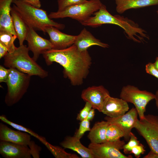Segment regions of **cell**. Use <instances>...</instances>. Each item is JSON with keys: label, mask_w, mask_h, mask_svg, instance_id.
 <instances>
[{"label": "cell", "mask_w": 158, "mask_h": 158, "mask_svg": "<svg viewBox=\"0 0 158 158\" xmlns=\"http://www.w3.org/2000/svg\"><path fill=\"white\" fill-rule=\"evenodd\" d=\"M46 63L51 65L55 62L63 68L64 76L74 86L81 85L87 75L92 59L87 50H79L73 44L66 48L51 49L43 54Z\"/></svg>", "instance_id": "6da1fadb"}, {"label": "cell", "mask_w": 158, "mask_h": 158, "mask_svg": "<svg viewBox=\"0 0 158 158\" xmlns=\"http://www.w3.org/2000/svg\"><path fill=\"white\" fill-rule=\"evenodd\" d=\"M13 7L28 27L45 33L46 28L53 26L63 30L65 25L55 22L49 18L46 11L20 0H13Z\"/></svg>", "instance_id": "7a4b0ae2"}, {"label": "cell", "mask_w": 158, "mask_h": 158, "mask_svg": "<svg viewBox=\"0 0 158 158\" xmlns=\"http://www.w3.org/2000/svg\"><path fill=\"white\" fill-rule=\"evenodd\" d=\"M29 50L26 45H20L13 53H8L4 58V65L9 68H14L30 76H37L44 78L48 75L29 54Z\"/></svg>", "instance_id": "3957f363"}, {"label": "cell", "mask_w": 158, "mask_h": 158, "mask_svg": "<svg viewBox=\"0 0 158 158\" xmlns=\"http://www.w3.org/2000/svg\"><path fill=\"white\" fill-rule=\"evenodd\" d=\"M6 83L7 92L5 102L11 106L18 102L26 92L30 84V76L14 68H9Z\"/></svg>", "instance_id": "277c9868"}, {"label": "cell", "mask_w": 158, "mask_h": 158, "mask_svg": "<svg viewBox=\"0 0 158 158\" xmlns=\"http://www.w3.org/2000/svg\"><path fill=\"white\" fill-rule=\"evenodd\" d=\"M103 4L100 0H90L66 8L61 11L50 12L51 19L69 17L80 23L84 21L98 10Z\"/></svg>", "instance_id": "5b68a950"}, {"label": "cell", "mask_w": 158, "mask_h": 158, "mask_svg": "<svg viewBox=\"0 0 158 158\" xmlns=\"http://www.w3.org/2000/svg\"><path fill=\"white\" fill-rule=\"evenodd\" d=\"M120 98L135 107L140 120L145 117L146 107L151 100L154 99L155 94L146 90H140L133 85H127L122 88Z\"/></svg>", "instance_id": "8992f818"}, {"label": "cell", "mask_w": 158, "mask_h": 158, "mask_svg": "<svg viewBox=\"0 0 158 158\" xmlns=\"http://www.w3.org/2000/svg\"><path fill=\"white\" fill-rule=\"evenodd\" d=\"M134 128L145 140L150 150L158 154V116L145 115L138 119Z\"/></svg>", "instance_id": "52a82bcc"}, {"label": "cell", "mask_w": 158, "mask_h": 158, "mask_svg": "<svg viewBox=\"0 0 158 158\" xmlns=\"http://www.w3.org/2000/svg\"><path fill=\"white\" fill-rule=\"evenodd\" d=\"M125 142L119 139L101 143H90L88 147L92 152L95 158H132L131 155L126 156L120 150L123 149Z\"/></svg>", "instance_id": "ba28073f"}, {"label": "cell", "mask_w": 158, "mask_h": 158, "mask_svg": "<svg viewBox=\"0 0 158 158\" xmlns=\"http://www.w3.org/2000/svg\"><path fill=\"white\" fill-rule=\"evenodd\" d=\"M110 96L109 91L102 85L89 87L83 90L81 94V98L85 102L90 103L92 108L100 112L105 101Z\"/></svg>", "instance_id": "9c48e42d"}, {"label": "cell", "mask_w": 158, "mask_h": 158, "mask_svg": "<svg viewBox=\"0 0 158 158\" xmlns=\"http://www.w3.org/2000/svg\"><path fill=\"white\" fill-rule=\"evenodd\" d=\"M138 116L136 109L133 107L121 116L116 118H111L107 116L104 119L110 123L116 124L120 127L124 133V140L127 141L129 140L132 129L134 128L138 119Z\"/></svg>", "instance_id": "30bf717a"}, {"label": "cell", "mask_w": 158, "mask_h": 158, "mask_svg": "<svg viewBox=\"0 0 158 158\" xmlns=\"http://www.w3.org/2000/svg\"><path fill=\"white\" fill-rule=\"evenodd\" d=\"M35 31L28 27L25 40L27 42L29 50L33 53L32 58L36 61L40 54L53 49V47L49 40L42 37Z\"/></svg>", "instance_id": "8fae6325"}, {"label": "cell", "mask_w": 158, "mask_h": 158, "mask_svg": "<svg viewBox=\"0 0 158 158\" xmlns=\"http://www.w3.org/2000/svg\"><path fill=\"white\" fill-rule=\"evenodd\" d=\"M30 135L28 133L13 130L3 123H0V141L24 145L30 148L35 143L31 140Z\"/></svg>", "instance_id": "7c38bea8"}, {"label": "cell", "mask_w": 158, "mask_h": 158, "mask_svg": "<svg viewBox=\"0 0 158 158\" xmlns=\"http://www.w3.org/2000/svg\"><path fill=\"white\" fill-rule=\"evenodd\" d=\"M0 154L5 158H31L28 146L9 142L0 141Z\"/></svg>", "instance_id": "4fadbf2b"}, {"label": "cell", "mask_w": 158, "mask_h": 158, "mask_svg": "<svg viewBox=\"0 0 158 158\" xmlns=\"http://www.w3.org/2000/svg\"><path fill=\"white\" fill-rule=\"evenodd\" d=\"M45 32L49 36L53 49H61L68 47L74 44L76 37V36L63 33L53 26L47 27Z\"/></svg>", "instance_id": "5bb4252c"}, {"label": "cell", "mask_w": 158, "mask_h": 158, "mask_svg": "<svg viewBox=\"0 0 158 158\" xmlns=\"http://www.w3.org/2000/svg\"><path fill=\"white\" fill-rule=\"evenodd\" d=\"M129 109L127 102L121 98L110 96L105 101L101 112L109 117L116 118L124 114Z\"/></svg>", "instance_id": "9a60e30c"}, {"label": "cell", "mask_w": 158, "mask_h": 158, "mask_svg": "<svg viewBox=\"0 0 158 158\" xmlns=\"http://www.w3.org/2000/svg\"><path fill=\"white\" fill-rule=\"evenodd\" d=\"M74 44L79 50L82 51L87 50L88 48L94 45L98 46L104 48L109 47V45L107 44L102 42L96 38L85 28H84L80 34L76 35Z\"/></svg>", "instance_id": "2e32d148"}, {"label": "cell", "mask_w": 158, "mask_h": 158, "mask_svg": "<svg viewBox=\"0 0 158 158\" xmlns=\"http://www.w3.org/2000/svg\"><path fill=\"white\" fill-rule=\"evenodd\" d=\"M13 1L0 0V30L7 31L16 35L11 14Z\"/></svg>", "instance_id": "e0dca14e"}, {"label": "cell", "mask_w": 158, "mask_h": 158, "mask_svg": "<svg viewBox=\"0 0 158 158\" xmlns=\"http://www.w3.org/2000/svg\"><path fill=\"white\" fill-rule=\"evenodd\" d=\"M80 140L74 136H67L60 144L64 148L70 149L75 152L82 158H95L92 151L88 147L83 145Z\"/></svg>", "instance_id": "ac0fdd59"}, {"label": "cell", "mask_w": 158, "mask_h": 158, "mask_svg": "<svg viewBox=\"0 0 158 158\" xmlns=\"http://www.w3.org/2000/svg\"><path fill=\"white\" fill-rule=\"evenodd\" d=\"M116 11L121 14L128 10L158 4V0H115Z\"/></svg>", "instance_id": "d6986e66"}, {"label": "cell", "mask_w": 158, "mask_h": 158, "mask_svg": "<svg viewBox=\"0 0 158 158\" xmlns=\"http://www.w3.org/2000/svg\"><path fill=\"white\" fill-rule=\"evenodd\" d=\"M110 124L106 120L95 123L91 128L87 135L90 142L101 143L107 142L106 133L107 128Z\"/></svg>", "instance_id": "ffe728a7"}, {"label": "cell", "mask_w": 158, "mask_h": 158, "mask_svg": "<svg viewBox=\"0 0 158 158\" xmlns=\"http://www.w3.org/2000/svg\"><path fill=\"white\" fill-rule=\"evenodd\" d=\"M11 14L20 45H23L24 41L26 40L28 27L13 6L11 7Z\"/></svg>", "instance_id": "44dd1931"}, {"label": "cell", "mask_w": 158, "mask_h": 158, "mask_svg": "<svg viewBox=\"0 0 158 158\" xmlns=\"http://www.w3.org/2000/svg\"><path fill=\"white\" fill-rule=\"evenodd\" d=\"M0 119L2 122L9 125L18 130L29 133L39 140L44 145L47 142L45 138L39 135L29 128L12 122L9 120L6 116L4 115H0Z\"/></svg>", "instance_id": "7402d4cb"}, {"label": "cell", "mask_w": 158, "mask_h": 158, "mask_svg": "<svg viewBox=\"0 0 158 158\" xmlns=\"http://www.w3.org/2000/svg\"><path fill=\"white\" fill-rule=\"evenodd\" d=\"M17 38L16 35L6 30H0V43L6 47L8 53L13 52L17 47L14 45V42Z\"/></svg>", "instance_id": "603a6c76"}, {"label": "cell", "mask_w": 158, "mask_h": 158, "mask_svg": "<svg viewBox=\"0 0 158 158\" xmlns=\"http://www.w3.org/2000/svg\"><path fill=\"white\" fill-rule=\"evenodd\" d=\"M44 145L55 158H79L76 154L68 153L66 152L62 147L59 146L52 145L48 142Z\"/></svg>", "instance_id": "cb8c5ba5"}, {"label": "cell", "mask_w": 158, "mask_h": 158, "mask_svg": "<svg viewBox=\"0 0 158 158\" xmlns=\"http://www.w3.org/2000/svg\"><path fill=\"white\" fill-rule=\"evenodd\" d=\"M124 136L123 131L116 125L110 123L108 126L106 135L107 141H116Z\"/></svg>", "instance_id": "d4e9b609"}, {"label": "cell", "mask_w": 158, "mask_h": 158, "mask_svg": "<svg viewBox=\"0 0 158 158\" xmlns=\"http://www.w3.org/2000/svg\"><path fill=\"white\" fill-rule=\"evenodd\" d=\"M90 121L86 118L81 121L79 128L74 136L80 139L85 132L90 131Z\"/></svg>", "instance_id": "484cf974"}, {"label": "cell", "mask_w": 158, "mask_h": 158, "mask_svg": "<svg viewBox=\"0 0 158 158\" xmlns=\"http://www.w3.org/2000/svg\"><path fill=\"white\" fill-rule=\"evenodd\" d=\"M140 141L135 135L131 132L130 138L127 143L125 144L123 147V151L125 154H130L133 148L140 144Z\"/></svg>", "instance_id": "4316f807"}, {"label": "cell", "mask_w": 158, "mask_h": 158, "mask_svg": "<svg viewBox=\"0 0 158 158\" xmlns=\"http://www.w3.org/2000/svg\"><path fill=\"white\" fill-rule=\"evenodd\" d=\"M87 1V0H57L58 11H62L69 6Z\"/></svg>", "instance_id": "83f0119b"}, {"label": "cell", "mask_w": 158, "mask_h": 158, "mask_svg": "<svg viewBox=\"0 0 158 158\" xmlns=\"http://www.w3.org/2000/svg\"><path fill=\"white\" fill-rule=\"evenodd\" d=\"M92 108V105L90 103L85 102L84 107L78 114L76 118L77 120L81 121L86 118Z\"/></svg>", "instance_id": "f1b7e54d"}, {"label": "cell", "mask_w": 158, "mask_h": 158, "mask_svg": "<svg viewBox=\"0 0 158 158\" xmlns=\"http://www.w3.org/2000/svg\"><path fill=\"white\" fill-rule=\"evenodd\" d=\"M145 150L144 145L141 143L137 145L132 148L130 154H133L137 158L140 157L141 154H143Z\"/></svg>", "instance_id": "f546056e"}, {"label": "cell", "mask_w": 158, "mask_h": 158, "mask_svg": "<svg viewBox=\"0 0 158 158\" xmlns=\"http://www.w3.org/2000/svg\"><path fill=\"white\" fill-rule=\"evenodd\" d=\"M146 72L158 79V70L154 67L153 63L149 62L145 66Z\"/></svg>", "instance_id": "4dcf8cb0"}, {"label": "cell", "mask_w": 158, "mask_h": 158, "mask_svg": "<svg viewBox=\"0 0 158 158\" xmlns=\"http://www.w3.org/2000/svg\"><path fill=\"white\" fill-rule=\"evenodd\" d=\"M9 69L0 66V82L6 83L9 75Z\"/></svg>", "instance_id": "1f68e13d"}, {"label": "cell", "mask_w": 158, "mask_h": 158, "mask_svg": "<svg viewBox=\"0 0 158 158\" xmlns=\"http://www.w3.org/2000/svg\"><path fill=\"white\" fill-rule=\"evenodd\" d=\"M22 1L28 3L35 7L40 8L41 3L40 0H20Z\"/></svg>", "instance_id": "d6a6232c"}, {"label": "cell", "mask_w": 158, "mask_h": 158, "mask_svg": "<svg viewBox=\"0 0 158 158\" xmlns=\"http://www.w3.org/2000/svg\"><path fill=\"white\" fill-rule=\"evenodd\" d=\"M8 53L6 48L0 43V59L4 57Z\"/></svg>", "instance_id": "836d02e7"}, {"label": "cell", "mask_w": 158, "mask_h": 158, "mask_svg": "<svg viewBox=\"0 0 158 158\" xmlns=\"http://www.w3.org/2000/svg\"><path fill=\"white\" fill-rule=\"evenodd\" d=\"M143 158H158V154L151 150L146 155L144 156Z\"/></svg>", "instance_id": "e575fe53"}, {"label": "cell", "mask_w": 158, "mask_h": 158, "mask_svg": "<svg viewBox=\"0 0 158 158\" xmlns=\"http://www.w3.org/2000/svg\"><path fill=\"white\" fill-rule=\"evenodd\" d=\"M95 109L92 108L88 114L86 118L90 121H92L94 117L95 114Z\"/></svg>", "instance_id": "d590c367"}, {"label": "cell", "mask_w": 158, "mask_h": 158, "mask_svg": "<svg viewBox=\"0 0 158 158\" xmlns=\"http://www.w3.org/2000/svg\"><path fill=\"white\" fill-rule=\"evenodd\" d=\"M156 107L158 110V90H157L155 94V98Z\"/></svg>", "instance_id": "8d00e7d4"}, {"label": "cell", "mask_w": 158, "mask_h": 158, "mask_svg": "<svg viewBox=\"0 0 158 158\" xmlns=\"http://www.w3.org/2000/svg\"><path fill=\"white\" fill-rule=\"evenodd\" d=\"M153 64L154 67L158 70V55L155 59V61Z\"/></svg>", "instance_id": "74e56055"}, {"label": "cell", "mask_w": 158, "mask_h": 158, "mask_svg": "<svg viewBox=\"0 0 158 158\" xmlns=\"http://www.w3.org/2000/svg\"><path fill=\"white\" fill-rule=\"evenodd\" d=\"M157 14L158 15V10H157Z\"/></svg>", "instance_id": "f35d334b"}]
</instances>
